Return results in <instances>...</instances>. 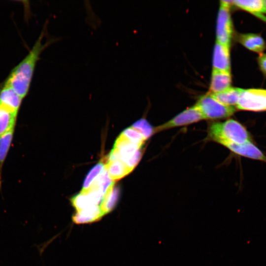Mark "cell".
<instances>
[{
  "label": "cell",
  "instance_id": "obj_1",
  "mask_svg": "<svg viewBox=\"0 0 266 266\" xmlns=\"http://www.w3.org/2000/svg\"><path fill=\"white\" fill-rule=\"evenodd\" d=\"M44 35L43 30L28 54L12 69L4 82L23 99L30 90L36 65L42 52L59 40V38L50 39L43 43Z\"/></svg>",
  "mask_w": 266,
  "mask_h": 266
},
{
  "label": "cell",
  "instance_id": "obj_2",
  "mask_svg": "<svg viewBox=\"0 0 266 266\" xmlns=\"http://www.w3.org/2000/svg\"><path fill=\"white\" fill-rule=\"evenodd\" d=\"M207 138L222 145L225 143L242 144L252 142L246 129L233 119L212 123L209 127Z\"/></svg>",
  "mask_w": 266,
  "mask_h": 266
},
{
  "label": "cell",
  "instance_id": "obj_3",
  "mask_svg": "<svg viewBox=\"0 0 266 266\" xmlns=\"http://www.w3.org/2000/svg\"><path fill=\"white\" fill-rule=\"evenodd\" d=\"M142 147L132 142L120 134L115 140L108 160L119 159L133 170L141 158Z\"/></svg>",
  "mask_w": 266,
  "mask_h": 266
},
{
  "label": "cell",
  "instance_id": "obj_4",
  "mask_svg": "<svg viewBox=\"0 0 266 266\" xmlns=\"http://www.w3.org/2000/svg\"><path fill=\"white\" fill-rule=\"evenodd\" d=\"M204 119H218L230 117L235 112L233 106L223 104L209 93L202 96L196 104Z\"/></svg>",
  "mask_w": 266,
  "mask_h": 266
},
{
  "label": "cell",
  "instance_id": "obj_5",
  "mask_svg": "<svg viewBox=\"0 0 266 266\" xmlns=\"http://www.w3.org/2000/svg\"><path fill=\"white\" fill-rule=\"evenodd\" d=\"M239 110L263 111L266 110V90L242 89L236 104Z\"/></svg>",
  "mask_w": 266,
  "mask_h": 266
},
{
  "label": "cell",
  "instance_id": "obj_6",
  "mask_svg": "<svg viewBox=\"0 0 266 266\" xmlns=\"http://www.w3.org/2000/svg\"><path fill=\"white\" fill-rule=\"evenodd\" d=\"M203 119L198 107L195 104L179 113L168 121L155 128V133L173 128L186 126Z\"/></svg>",
  "mask_w": 266,
  "mask_h": 266
},
{
  "label": "cell",
  "instance_id": "obj_7",
  "mask_svg": "<svg viewBox=\"0 0 266 266\" xmlns=\"http://www.w3.org/2000/svg\"><path fill=\"white\" fill-rule=\"evenodd\" d=\"M232 35L233 24L229 7L221 5L217 21V41L230 46Z\"/></svg>",
  "mask_w": 266,
  "mask_h": 266
},
{
  "label": "cell",
  "instance_id": "obj_8",
  "mask_svg": "<svg viewBox=\"0 0 266 266\" xmlns=\"http://www.w3.org/2000/svg\"><path fill=\"white\" fill-rule=\"evenodd\" d=\"M103 196L101 192L95 190L81 191L70 199L72 206L76 211L92 206H97L101 203Z\"/></svg>",
  "mask_w": 266,
  "mask_h": 266
},
{
  "label": "cell",
  "instance_id": "obj_9",
  "mask_svg": "<svg viewBox=\"0 0 266 266\" xmlns=\"http://www.w3.org/2000/svg\"><path fill=\"white\" fill-rule=\"evenodd\" d=\"M222 145L236 154L246 158L266 162V156L252 142L242 144L225 143L223 144Z\"/></svg>",
  "mask_w": 266,
  "mask_h": 266
},
{
  "label": "cell",
  "instance_id": "obj_10",
  "mask_svg": "<svg viewBox=\"0 0 266 266\" xmlns=\"http://www.w3.org/2000/svg\"><path fill=\"white\" fill-rule=\"evenodd\" d=\"M229 46L216 42L213 56V69L230 72V59Z\"/></svg>",
  "mask_w": 266,
  "mask_h": 266
},
{
  "label": "cell",
  "instance_id": "obj_11",
  "mask_svg": "<svg viewBox=\"0 0 266 266\" xmlns=\"http://www.w3.org/2000/svg\"><path fill=\"white\" fill-rule=\"evenodd\" d=\"M23 99L4 82L0 87V102L18 113Z\"/></svg>",
  "mask_w": 266,
  "mask_h": 266
},
{
  "label": "cell",
  "instance_id": "obj_12",
  "mask_svg": "<svg viewBox=\"0 0 266 266\" xmlns=\"http://www.w3.org/2000/svg\"><path fill=\"white\" fill-rule=\"evenodd\" d=\"M104 215L100 206L97 205L76 211L72 220L75 224H85L98 221Z\"/></svg>",
  "mask_w": 266,
  "mask_h": 266
},
{
  "label": "cell",
  "instance_id": "obj_13",
  "mask_svg": "<svg viewBox=\"0 0 266 266\" xmlns=\"http://www.w3.org/2000/svg\"><path fill=\"white\" fill-rule=\"evenodd\" d=\"M231 83L230 72L213 69L210 85V93L223 92L231 87Z\"/></svg>",
  "mask_w": 266,
  "mask_h": 266
},
{
  "label": "cell",
  "instance_id": "obj_14",
  "mask_svg": "<svg viewBox=\"0 0 266 266\" xmlns=\"http://www.w3.org/2000/svg\"><path fill=\"white\" fill-rule=\"evenodd\" d=\"M233 4L245 11L250 12L266 22V8L262 0H233Z\"/></svg>",
  "mask_w": 266,
  "mask_h": 266
},
{
  "label": "cell",
  "instance_id": "obj_15",
  "mask_svg": "<svg viewBox=\"0 0 266 266\" xmlns=\"http://www.w3.org/2000/svg\"><path fill=\"white\" fill-rule=\"evenodd\" d=\"M238 40L248 49L260 54L266 48V44L264 39L260 35L256 33L241 34L239 36Z\"/></svg>",
  "mask_w": 266,
  "mask_h": 266
},
{
  "label": "cell",
  "instance_id": "obj_16",
  "mask_svg": "<svg viewBox=\"0 0 266 266\" xmlns=\"http://www.w3.org/2000/svg\"><path fill=\"white\" fill-rule=\"evenodd\" d=\"M105 168L113 181L122 178L132 171L119 159L108 160Z\"/></svg>",
  "mask_w": 266,
  "mask_h": 266
},
{
  "label": "cell",
  "instance_id": "obj_17",
  "mask_svg": "<svg viewBox=\"0 0 266 266\" xmlns=\"http://www.w3.org/2000/svg\"><path fill=\"white\" fill-rule=\"evenodd\" d=\"M242 90V89L239 88L230 87L221 92L209 94L220 103L233 106L236 105Z\"/></svg>",
  "mask_w": 266,
  "mask_h": 266
},
{
  "label": "cell",
  "instance_id": "obj_18",
  "mask_svg": "<svg viewBox=\"0 0 266 266\" xmlns=\"http://www.w3.org/2000/svg\"><path fill=\"white\" fill-rule=\"evenodd\" d=\"M17 114L0 102V137L14 128Z\"/></svg>",
  "mask_w": 266,
  "mask_h": 266
},
{
  "label": "cell",
  "instance_id": "obj_19",
  "mask_svg": "<svg viewBox=\"0 0 266 266\" xmlns=\"http://www.w3.org/2000/svg\"><path fill=\"white\" fill-rule=\"evenodd\" d=\"M120 195V189L118 186H114L104 195L100 208L105 215L111 212L116 206Z\"/></svg>",
  "mask_w": 266,
  "mask_h": 266
},
{
  "label": "cell",
  "instance_id": "obj_20",
  "mask_svg": "<svg viewBox=\"0 0 266 266\" xmlns=\"http://www.w3.org/2000/svg\"><path fill=\"white\" fill-rule=\"evenodd\" d=\"M105 165L102 162L98 163L88 173L83 184L82 192L86 191L94 180L103 172Z\"/></svg>",
  "mask_w": 266,
  "mask_h": 266
},
{
  "label": "cell",
  "instance_id": "obj_21",
  "mask_svg": "<svg viewBox=\"0 0 266 266\" xmlns=\"http://www.w3.org/2000/svg\"><path fill=\"white\" fill-rule=\"evenodd\" d=\"M14 128L0 137V167L2 166L10 146Z\"/></svg>",
  "mask_w": 266,
  "mask_h": 266
},
{
  "label": "cell",
  "instance_id": "obj_22",
  "mask_svg": "<svg viewBox=\"0 0 266 266\" xmlns=\"http://www.w3.org/2000/svg\"><path fill=\"white\" fill-rule=\"evenodd\" d=\"M131 127L139 132L146 140L155 133V128L144 118L136 121Z\"/></svg>",
  "mask_w": 266,
  "mask_h": 266
},
{
  "label": "cell",
  "instance_id": "obj_23",
  "mask_svg": "<svg viewBox=\"0 0 266 266\" xmlns=\"http://www.w3.org/2000/svg\"><path fill=\"white\" fill-rule=\"evenodd\" d=\"M125 138L133 143L143 146L146 139L137 130L132 127L125 129L121 133Z\"/></svg>",
  "mask_w": 266,
  "mask_h": 266
},
{
  "label": "cell",
  "instance_id": "obj_24",
  "mask_svg": "<svg viewBox=\"0 0 266 266\" xmlns=\"http://www.w3.org/2000/svg\"><path fill=\"white\" fill-rule=\"evenodd\" d=\"M260 68L264 75H266V53H262L258 58Z\"/></svg>",
  "mask_w": 266,
  "mask_h": 266
},
{
  "label": "cell",
  "instance_id": "obj_25",
  "mask_svg": "<svg viewBox=\"0 0 266 266\" xmlns=\"http://www.w3.org/2000/svg\"><path fill=\"white\" fill-rule=\"evenodd\" d=\"M264 1L265 5L266 8V0H264Z\"/></svg>",
  "mask_w": 266,
  "mask_h": 266
}]
</instances>
